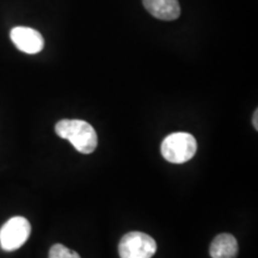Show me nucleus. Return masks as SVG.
I'll return each mask as SVG.
<instances>
[{
	"instance_id": "obj_7",
	"label": "nucleus",
	"mask_w": 258,
	"mask_h": 258,
	"mask_svg": "<svg viewBox=\"0 0 258 258\" xmlns=\"http://www.w3.org/2000/svg\"><path fill=\"white\" fill-rule=\"evenodd\" d=\"M212 258H235L238 254L237 239L230 233H221L214 238L209 247Z\"/></svg>"
},
{
	"instance_id": "obj_6",
	"label": "nucleus",
	"mask_w": 258,
	"mask_h": 258,
	"mask_svg": "<svg viewBox=\"0 0 258 258\" xmlns=\"http://www.w3.org/2000/svg\"><path fill=\"white\" fill-rule=\"evenodd\" d=\"M145 9L160 21H175L180 16L178 0H143Z\"/></svg>"
},
{
	"instance_id": "obj_9",
	"label": "nucleus",
	"mask_w": 258,
	"mask_h": 258,
	"mask_svg": "<svg viewBox=\"0 0 258 258\" xmlns=\"http://www.w3.org/2000/svg\"><path fill=\"white\" fill-rule=\"evenodd\" d=\"M257 117H258V110H256L254 111V115H253V118H252V122H253V124H254V129H258V123H257Z\"/></svg>"
},
{
	"instance_id": "obj_8",
	"label": "nucleus",
	"mask_w": 258,
	"mask_h": 258,
	"mask_svg": "<svg viewBox=\"0 0 258 258\" xmlns=\"http://www.w3.org/2000/svg\"><path fill=\"white\" fill-rule=\"evenodd\" d=\"M49 258H80V256L62 244H55L50 247Z\"/></svg>"
},
{
	"instance_id": "obj_2",
	"label": "nucleus",
	"mask_w": 258,
	"mask_h": 258,
	"mask_svg": "<svg viewBox=\"0 0 258 258\" xmlns=\"http://www.w3.org/2000/svg\"><path fill=\"white\" fill-rule=\"evenodd\" d=\"M198 151V143L191 134L173 133L164 139L161 154L172 164H183L191 159Z\"/></svg>"
},
{
	"instance_id": "obj_4",
	"label": "nucleus",
	"mask_w": 258,
	"mask_h": 258,
	"mask_svg": "<svg viewBox=\"0 0 258 258\" xmlns=\"http://www.w3.org/2000/svg\"><path fill=\"white\" fill-rule=\"evenodd\" d=\"M31 226L23 217H15L6 221L0 230V246L5 251H15L23 246L30 237Z\"/></svg>"
},
{
	"instance_id": "obj_1",
	"label": "nucleus",
	"mask_w": 258,
	"mask_h": 258,
	"mask_svg": "<svg viewBox=\"0 0 258 258\" xmlns=\"http://www.w3.org/2000/svg\"><path fill=\"white\" fill-rule=\"evenodd\" d=\"M55 133L61 139L69 140L83 154L92 153L98 144L96 131L83 120H61L55 125Z\"/></svg>"
},
{
	"instance_id": "obj_3",
	"label": "nucleus",
	"mask_w": 258,
	"mask_h": 258,
	"mask_svg": "<svg viewBox=\"0 0 258 258\" xmlns=\"http://www.w3.org/2000/svg\"><path fill=\"white\" fill-rule=\"evenodd\" d=\"M156 252V240L143 232H129L118 244L121 258H152Z\"/></svg>"
},
{
	"instance_id": "obj_5",
	"label": "nucleus",
	"mask_w": 258,
	"mask_h": 258,
	"mask_svg": "<svg viewBox=\"0 0 258 258\" xmlns=\"http://www.w3.org/2000/svg\"><path fill=\"white\" fill-rule=\"evenodd\" d=\"M11 40L19 50L27 54H37L43 49L44 40L37 30L27 27H16L11 30Z\"/></svg>"
}]
</instances>
